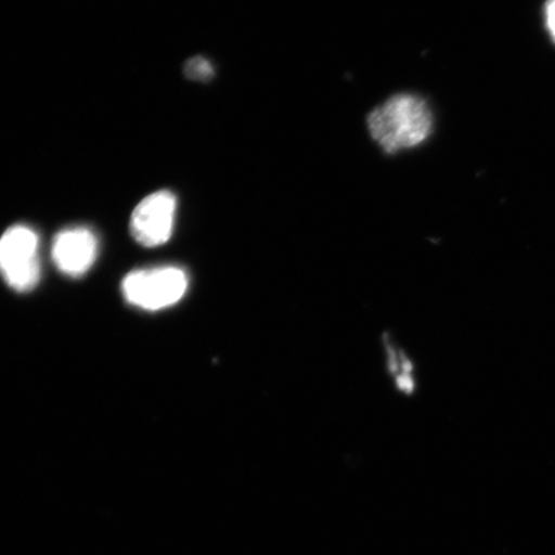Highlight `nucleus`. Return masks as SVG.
<instances>
[{"label":"nucleus","mask_w":555,"mask_h":555,"mask_svg":"<svg viewBox=\"0 0 555 555\" xmlns=\"http://www.w3.org/2000/svg\"><path fill=\"white\" fill-rule=\"evenodd\" d=\"M433 127V111L416 94L393 95L367 116L372 138L390 155L422 144Z\"/></svg>","instance_id":"1"},{"label":"nucleus","mask_w":555,"mask_h":555,"mask_svg":"<svg viewBox=\"0 0 555 555\" xmlns=\"http://www.w3.org/2000/svg\"><path fill=\"white\" fill-rule=\"evenodd\" d=\"M189 289V275L176 267L134 270L122 281V294L133 307L156 311L172 307Z\"/></svg>","instance_id":"2"},{"label":"nucleus","mask_w":555,"mask_h":555,"mask_svg":"<svg viewBox=\"0 0 555 555\" xmlns=\"http://www.w3.org/2000/svg\"><path fill=\"white\" fill-rule=\"evenodd\" d=\"M0 274L17 293H29L40 280L39 237L31 228L15 225L0 238Z\"/></svg>","instance_id":"3"},{"label":"nucleus","mask_w":555,"mask_h":555,"mask_svg":"<svg viewBox=\"0 0 555 555\" xmlns=\"http://www.w3.org/2000/svg\"><path fill=\"white\" fill-rule=\"evenodd\" d=\"M176 214V194L165 190L152 193L131 215V235L144 247L163 246L171 238Z\"/></svg>","instance_id":"4"},{"label":"nucleus","mask_w":555,"mask_h":555,"mask_svg":"<svg viewBox=\"0 0 555 555\" xmlns=\"http://www.w3.org/2000/svg\"><path fill=\"white\" fill-rule=\"evenodd\" d=\"M99 255V240L88 228H69L55 235L52 259L61 273L68 276L85 275Z\"/></svg>","instance_id":"5"},{"label":"nucleus","mask_w":555,"mask_h":555,"mask_svg":"<svg viewBox=\"0 0 555 555\" xmlns=\"http://www.w3.org/2000/svg\"><path fill=\"white\" fill-rule=\"evenodd\" d=\"M184 74L189 76L191 80L208 81L214 78L215 68L210 61L204 57H193L186 61Z\"/></svg>","instance_id":"6"},{"label":"nucleus","mask_w":555,"mask_h":555,"mask_svg":"<svg viewBox=\"0 0 555 555\" xmlns=\"http://www.w3.org/2000/svg\"><path fill=\"white\" fill-rule=\"evenodd\" d=\"M546 20L547 26H550V30L555 40V0H551L546 5Z\"/></svg>","instance_id":"7"}]
</instances>
